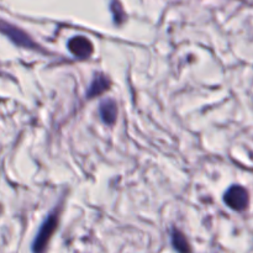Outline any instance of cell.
Listing matches in <instances>:
<instances>
[{"label": "cell", "instance_id": "obj_6", "mask_svg": "<svg viewBox=\"0 0 253 253\" xmlns=\"http://www.w3.org/2000/svg\"><path fill=\"white\" fill-rule=\"evenodd\" d=\"M99 114L106 125H114L118 119V104L114 99H105L100 103L99 106Z\"/></svg>", "mask_w": 253, "mask_h": 253}, {"label": "cell", "instance_id": "obj_1", "mask_svg": "<svg viewBox=\"0 0 253 253\" xmlns=\"http://www.w3.org/2000/svg\"><path fill=\"white\" fill-rule=\"evenodd\" d=\"M59 211H61V207L57 205V207L47 215L44 221L42 222L41 227H40L39 232H37L36 237H35L34 242H32V252L34 253L46 252L47 246H48L52 236H53L57 227H58Z\"/></svg>", "mask_w": 253, "mask_h": 253}, {"label": "cell", "instance_id": "obj_4", "mask_svg": "<svg viewBox=\"0 0 253 253\" xmlns=\"http://www.w3.org/2000/svg\"><path fill=\"white\" fill-rule=\"evenodd\" d=\"M68 49L77 58L85 59L93 54L94 46L88 37L79 35V36H73L69 40Z\"/></svg>", "mask_w": 253, "mask_h": 253}, {"label": "cell", "instance_id": "obj_5", "mask_svg": "<svg viewBox=\"0 0 253 253\" xmlns=\"http://www.w3.org/2000/svg\"><path fill=\"white\" fill-rule=\"evenodd\" d=\"M110 79L109 77H106L103 73H96L94 76L93 81H91L90 85H89L88 91H86V98L93 99L95 96L101 95L103 93H105L106 90H109L110 88Z\"/></svg>", "mask_w": 253, "mask_h": 253}, {"label": "cell", "instance_id": "obj_2", "mask_svg": "<svg viewBox=\"0 0 253 253\" xmlns=\"http://www.w3.org/2000/svg\"><path fill=\"white\" fill-rule=\"evenodd\" d=\"M0 32H1L2 35H5L6 37H9L10 41H11L12 43L16 44V46L34 49V51L41 52V53H47V52L44 51V48H42L39 43H36V42L34 41V39H32L27 32H25L24 30L20 29V27L15 26V25L10 24V22L1 19H0Z\"/></svg>", "mask_w": 253, "mask_h": 253}, {"label": "cell", "instance_id": "obj_7", "mask_svg": "<svg viewBox=\"0 0 253 253\" xmlns=\"http://www.w3.org/2000/svg\"><path fill=\"white\" fill-rule=\"evenodd\" d=\"M172 245L178 253H192V246L187 236L177 229L172 231Z\"/></svg>", "mask_w": 253, "mask_h": 253}, {"label": "cell", "instance_id": "obj_3", "mask_svg": "<svg viewBox=\"0 0 253 253\" xmlns=\"http://www.w3.org/2000/svg\"><path fill=\"white\" fill-rule=\"evenodd\" d=\"M224 200L230 209L235 211H244L250 204V195L246 188L241 185H232L224 194Z\"/></svg>", "mask_w": 253, "mask_h": 253}, {"label": "cell", "instance_id": "obj_8", "mask_svg": "<svg viewBox=\"0 0 253 253\" xmlns=\"http://www.w3.org/2000/svg\"><path fill=\"white\" fill-rule=\"evenodd\" d=\"M110 10H111V14H113V17H114V22H115L116 25H123L124 22L126 21V19H127V15H126V12L124 11L123 5H121L120 2L119 1L111 2Z\"/></svg>", "mask_w": 253, "mask_h": 253}]
</instances>
